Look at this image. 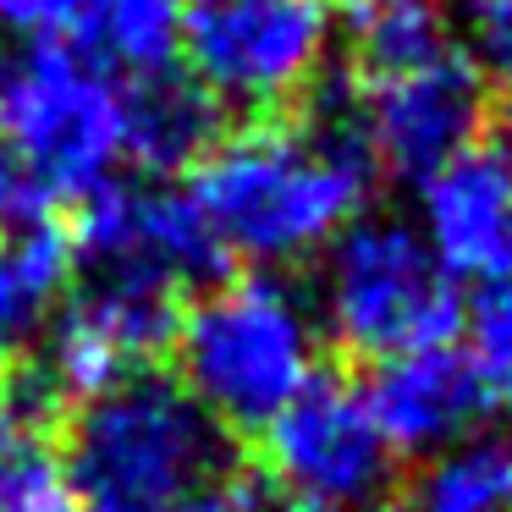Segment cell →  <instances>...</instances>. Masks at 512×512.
<instances>
[{
    "instance_id": "ffe728a7",
    "label": "cell",
    "mask_w": 512,
    "mask_h": 512,
    "mask_svg": "<svg viewBox=\"0 0 512 512\" xmlns=\"http://www.w3.org/2000/svg\"><path fill=\"white\" fill-rule=\"evenodd\" d=\"M446 17L479 78H512V0H446Z\"/></svg>"
},
{
    "instance_id": "3957f363",
    "label": "cell",
    "mask_w": 512,
    "mask_h": 512,
    "mask_svg": "<svg viewBox=\"0 0 512 512\" xmlns=\"http://www.w3.org/2000/svg\"><path fill=\"white\" fill-rule=\"evenodd\" d=\"M61 457L83 512H149L226 474L221 430L160 375L83 402Z\"/></svg>"
},
{
    "instance_id": "30bf717a",
    "label": "cell",
    "mask_w": 512,
    "mask_h": 512,
    "mask_svg": "<svg viewBox=\"0 0 512 512\" xmlns=\"http://www.w3.org/2000/svg\"><path fill=\"white\" fill-rule=\"evenodd\" d=\"M171 325H177V298L94 276L83 292H72L50 336L39 342L45 369H34V375L45 380L50 397L94 402L149 375V364L171 347Z\"/></svg>"
},
{
    "instance_id": "52a82bcc",
    "label": "cell",
    "mask_w": 512,
    "mask_h": 512,
    "mask_svg": "<svg viewBox=\"0 0 512 512\" xmlns=\"http://www.w3.org/2000/svg\"><path fill=\"white\" fill-rule=\"evenodd\" d=\"M265 468L292 501L358 512L380 501L391 485V457L375 413L364 402V386H347L336 375H314L276 419L265 424Z\"/></svg>"
},
{
    "instance_id": "4fadbf2b",
    "label": "cell",
    "mask_w": 512,
    "mask_h": 512,
    "mask_svg": "<svg viewBox=\"0 0 512 512\" xmlns=\"http://www.w3.org/2000/svg\"><path fill=\"white\" fill-rule=\"evenodd\" d=\"M78 248L56 221L28 232H0V369H17L50 336L72 298Z\"/></svg>"
},
{
    "instance_id": "5bb4252c",
    "label": "cell",
    "mask_w": 512,
    "mask_h": 512,
    "mask_svg": "<svg viewBox=\"0 0 512 512\" xmlns=\"http://www.w3.org/2000/svg\"><path fill=\"white\" fill-rule=\"evenodd\" d=\"M50 402L34 369L0 375V512H83L67 457L50 441Z\"/></svg>"
},
{
    "instance_id": "44dd1931",
    "label": "cell",
    "mask_w": 512,
    "mask_h": 512,
    "mask_svg": "<svg viewBox=\"0 0 512 512\" xmlns=\"http://www.w3.org/2000/svg\"><path fill=\"white\" fill-rule=\"evenodd\" d=\"M61 199L28 160H17L12 149H0V232H28V226L56 221Z\"/></svg>"
},
{
    "instance_id": "2e32d148",
    "label": "cell",
    "mask_w": 512,
    "mask_h": 512,
    "mask_svg": "<svg viewBox=\"0 0 512 512\" xmlns=\"http://www.w3.org/2000/svg\"><path fill=\"white\" fill-rule=\"evenodd\" d=\"M127 105V160L155 177L199 166L215 144V105L188 72H160L144 83H122Z\"/></svg>"
},
{
    "instance_id": "484cf974",
    "label": "cell",
    "mask_w": 512,
    "mask_h": 512,
    "mask_svg": "<svg viewBox=\"0 0 512 512\" xmlns=\"http://www.w3.org/2000/svg\"><path fill=\"white\" fill-rule=\"evenodd\" d=\"M386 512H402V507H386Z\"/></svg>"
},
{
    "instance_id": "7402d4cb",
    "label": "cell",
    "mask_w": 512,
    "mask_h": 512,
    "mask_svg": "<svg viewBox=\"0 0 512 512\" xmlns=\"http://www.w3.org/2000/svg\"><path fill=\"white\" fill-rule=\"evenodd\" d=\"M83 17V0H0V23L12 39H61Z\"/></svg>"
},
{
    "instance_id": "d4e9b609",
    "label": "cell",
    "mask_w": 512,
    "mask_h": 512,
    "mask_svg": "<svg viewBox=\"0 0 512 512\" xmlns=\"http://www.w3.org/2000/svg\"><path fill=\"white\" fill-rule=\"evenodd\" d=\"M287 512H342V507H320V501H292Z\"/></svg>"
},
{
    "instance_id": "5b68a950",
    "label": "cell",
    "mask_w": 512,
    "mask_h": 512,
    "mask_svg": "<svg viewBox=\"0 0 512 512\" xmlns=\"http://www.w3.org/2000/svg\"><path fill=\"white\" fill-rule=\"evenodd\" d=\"M314 320L353 358L419 353L452 342L463 320L457 281L435 265L424 237L402 215H358L320 254V303Z\"/></svg>"
},
{
    "instance_id": "277c9868",
    "label": "cell",
    "mask_w": 512,
    "mask_h": 512,
    "mask_svg": "<svg viewBox=\"0 0 512 512\" xmlns=\"http://www.w3.org/2000/svg\"><path fill=\"white\" fill-rule=\"evenodd\" d=\"M0 149L56 199H89L127 166L122 83L61 39H0Z\"/></svg>"
},
{
    "instance_id": "8992f818",
    "label": "cell",
    "mask_w": 512,
    "mask_h": 512,
    "mask_svg": "<svg viewBox=\"0 0 512 512\" xmlns=\"http://www.w3.org/2000/svg\"><path fill=\"white\" fill-rule=\"evenodd\" d=\"M331 50V0H199L182 17V61L215 111H281L303 100Z\"/></svg>"
},
{
    "instance_id": "6da1fadb",
    "label": "cell",
    "mask_w": 512,
    "mask_h": 512,
    "mask_svg": "<svg viewBox=\"0 0 512 512\" xmlns=\"http://www.w3.org/2000/svg\"><path fill=\"white\" fill-rule=\"evenodd\" d=\"M375 171L369 144L342 111L314 122H248L204 149L188 199L221 259L281 270L320 259L364 215Z\"/></svg>"
},
{
    "instance_id": "cb8c5ba5",
    "label": "cell",
    "mask_w": 512,
    "mask_h": 512,
    "mask_svg": "<svg viewBox=\"0 0 512 512\" xmlns=\"http://www.w3.org/2000/svg\"><path fill=\"white\" fill-rule=\"evenodd\" d=\"M490 155L512 171V94L496 105V116H490Z\"/></svg>"
},
{
    "instance_id": "7c38bea8",
    "label": "cell",
    "mask_w": 512,
    "mask_h": 512,
    "mask_svg": "<svg viewBox=\"0 0 512 512\" xmlns=\"http://www.w3.org/2000/svg\"><path fill=\"white\" fill-rule=\"evenodd\" d=\"M364 402L386 435L391 457H435L463 435H474V424L490 413L463 347L452 342L375 364Z\"/></svg>"
},
{
    "instance_id": "9a60e30c",
    "label": "cell",
    "mask_w": 512,
    "mask_h": 512,
    "mask_svg": "<svg viewBox=\"0 0 512 512\" xmlns=\"http://www.w3.org/2000/svg\"><path fill=\"white\" fill-rule=\"evenodd\" d=\"M336 39H347L358 83L463 50L452 34V17H446V0H342Z\"/></svg>"
},
{
    "instance_id": "ac0fdd59",
    "label": "cell",
    "mask_w": 512,
    "mask_h": 512,
    "mask_svg": "<svg viewBox=\"0 0 512 512\" xmlns=\"http://www.w3.org/2000/svg\"><path fill=\"white\" fill-rule=\"evenodd\" d=\"M413 512H512V441L507 435H463L435 452L419 474Z\"/></svg>"
},
{
    "instance_id": "7a4b0ae2",
    "label": "cell",
    "mask_w": 512,
    "mask_h": 512,
    "mask_svg": "<svg viewBox=\"0 0 512 512\" xmlns=\"http://www.w3.org/2000/svg\"><path fill=\"white\" fill-rule=\"evenodd\" d=\"M177 386L215 430H265L320 375L314 303L270 270L221 276L171 325Z\"/></svg>"
},
{
    "instance_id": "e0dca14e",
    "label": "cell",
    "mask_w": 512,
    "mask_h": 512,
    "mask_svg": "<svg viewBox=\"0 0 512 512\" xmlns=\"http://www.w3.org/2000/svg\"><path fill=\"white\" fill-rule=\"evenodd\" d=\"M182 17H188L182 0H83L72 34L83 39V56L116 83H144L177 72Z\"/></svg>"
},
{
    "instance_id": "4316f807",
    "label": "cell",
    "mask_w": 512,
    "mask_h": 512,
    "mask_svg": "<svg viewBox=\"0 0 512 512\" xmlns=\"http://www.w3.org/2000/svg\"><path fill=\"white\" fill-rule=\"evenodd\" d=\"M507 276H512V270H507Z\"/></svg>"
},
{
    "instance_id": "ba28073f",
    "label": "cell",
    "mask_w": 512,
    "mask_h": 512,
    "mask_svg": "<svg viewBox=\"0 0 512 512\" xmlns=\"http://www.w3.org/2000/svg\"><path fill=\"white\" fill-rule=\"evenodd\" d=\"M72 248L94 265V276L133 281L166 298L199 281L210 287L221 265V248L204 215L193 210L188 188H166V182H105L100 193H89Z\"/></svg>"
},
{
    "instance_id": "9c48e42d",
    "label": "cell",
    "mask_w": 512,
    "mask_h": 512,
    "mask_svg": "<svg viewBox=\"0 0 512 512\" xmlns=\"http://www.w3.org/2000/svg\"><path fill=\"white\" fill-rule=\"evenodd\" d=\"M353 127L369 144L375 166L424 182L446 160L474 149L479 127H485V78L463 50L391 72V78H369L358 83Z\"/></svg>"
},
{
    "instance_id": "d6986e66",
    "label": "cell",
    "mask_w": 512,
    "mask_h": 512,
    "mask_svg": "<svg viewBox=\"0 0 512 512\" xmlns=\"http://www.w3.org/2000/svg\"><path fill=\"white\" fill-rule=\"evenodd\" d=\"M463 358L479 380L485 408L512 413V287H485L468 314Z\"/></svg>"
},
{
    "instance_id": "603a6c76",
    "label": "cell",
    "mask_w": 512,
    "mask_h": 512,
    "mask_svg": "<svg viewBox=\"0 0 512 512\" xmlns=\"http://www.w3.org/2000/svg\"><path fill=\"white\" fill-rule=\"evenodd\" d=\"M149 512H259V490L243 485V479L226 468V474L210 479V485L188 490V496L166 501V507H149Z\"/></svg>"
},
{
    "instance_id": "8fae6325",
    "label": "cell",
    "mask_w": 512,
    "mask_h": 512,
    "mask_svg": "<svg viewBox=\"0 0 512 512\" xmlns=\"http://www.w3.org/2000/svg\"><path fill=\"white\" fill-rule=\"evenodd\" d=\"M413 232L452 281H490L512 270V171L490 149L446 160L419 182Z\"/></svg>"
}]
</instances>
